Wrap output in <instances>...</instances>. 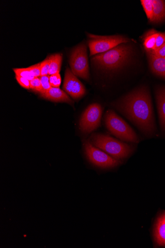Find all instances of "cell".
<instances>
[{
  "mask_svg": "<svg viewBox=\"0 0 165 248\" xmlns=\"http://www.w3.org/2000/svg\"><path fill=\"white\" fill-rule=\"evenodd\" d=\"M145 134H154L156 130L149 88L140 86L113 104Z\"/></svg>",
  "mask_w": 165,
  "mask_h": 248,
  "instance_id": "6da1fadb",
  "label": "cell"
},
{
  "mask_svg": "<svg viewBox=\"0 0 165 248\" xmlns=\"http://www.w3.org/2000/svg\"><path fill=\"white\" fill-rule=\"evenodd\" d=\"M129 43H123L103 53L91 57V61L100 68L108 71L120 70L129 62L133 54Z\"/></svg>",
  "mask_w": 165,
  "mask_h": 248,
  "instance_id": "7a4b0ae2",
  "label": "cell"
},
{
  "mask_svg": "<svg viewBox=\"0 0 165 248\" xmlns=\"http://www.w3.org/2000/svg\"><path fill=\"white\" fill-rule=\"evenodd\" d=\"M90 142L118 160L126 158L133 152V149L130 145L106 135L92 134L90 137Z\"/></svg>",
  "mask_w": 165,
  "mask_h": 248,
  "instance_id": "3957f363",
  "label": "cell"
},
{
  "mask_svg": "<svg viewBox=\"0 0 165 248\" xmlns=\"http://www.w3.org/2000/svg\"><path fill=\"white\" fill-rule=\"evenodd\" d=\"M105 121L107 129L117 138L132 143L139 142V138L135 131L113 110H107Z\"/></svg>",
  "mask_w": 165,
  "mask_h": 248,
  "instance_id": "277c9868",
  "label": "cell"
},
{
  "mask_svg": "<svg viewBox=\"0 0 165 248\" xmlns=\"http://www.w3.org/2000/svg\"><path fill=\"white\" fill-rule=\"evenodd\" d=\"M90 56L106 52L123 43L131 42V39L121 35L100 36L87 34Z\"/></svg>",
  "mask_w": 165,
  "mask_h": 248,
  "instance_id": "5b68a950",
  "label": "cell"
},
{
  "mask_svg": "<svg viewBox=\"0 0 165 248\" xmlns=\"http://www.w3.org/2000/svg\"><path fill=\"white\" fill-rule=\"evenodd\" d=\"M71 70L77 77L90 80L87 47L85 42L77 45L71 53L69 60Z\"/></svg>",
  "mask_w": 165,
  "mask_h": 248,
  "instance_id": "8992f818",
  "label": "cell"
},
{
  "mask_svg": "<svg viewBox=\"0 0 165 248\" xmlns=\"http://www.w3.org/2000/svg\"><path fill=\"white\" fill-rule=\"evenodd\" d=\"M85 152L89 161L93 165L102 169L113 168L121 164L118 160L104 151L94 146L90 142L86 141L84 143Z\"/></svg>",
  "mask_w": 165,
  "mask_h": 248,
  "instance_id": "52a82bcc",
  "label": "cell"
},
{
  "mask_svg": "<svg viewBox=\"0 0 165 248\" xmlns=\"http://www.w3.org/2000/svg\"><path fill=\"white\" fill-rule=\"evenodd\" d=\"M103 108L98 103L89 105L83 112L79 122L81 131L89 134L97 129L101 124Z\"/></svg>",
  "mask_w": 165,
  "mask_h": 248,
  "instance_id": "ba28073f",
  "label": "cell"
},
{
  "mask_svg": "<svg viewBox=\"0 0 165 248\" xmlns=\"http://www.w3.org/2000/svg\"><path fill=\"white\" fill-rule=\"evenodd\" d=\"M63 89L68 95L76 100L86 93L84 85L68 67L65 71Z\"/></svg>",
  "mask_w": 165,
  "mask_h": 248,
  "instance_id": "9c48e42d",
  "label": "cell"
},
{
  "mask_svg": "<svg viewBox=\"0 0 165 248\" xmlns=\"http://www.w3.org/2000/svg\"><path fill=\"white\" fill-rule=\"evenodd\" d=\"M42 98L55 102H64L70 105L74 104L69 95L60 88L51 87L48 92L40 94Z\"/></svg>",
  "mask_w": 165,
  "mask_h": 248,
  "instance_id": "30bf717a",
  "label": "cell"
},
{
  "mask_svg": "<svg viewBox=\"0 0 165 248\" xmlns=\"http://www.w3.org/2000/svg\"><path fill=\"white\" fill-rule=\"evenodd\" d=\"M154 240L160 247H165V213H161L158 217L154 231Z\"/></svg>",
  "mask_w": 165,
  "mask_h": 248,
  "instance_id": "8fae6325",
  "label": "cell"
},
{
  "mask_svg": "<svg viewBox=\"0 0 165 248\" xmlns=\"http://www.w3.org/2000/svg\"><path fill=\"white\" fill-rule=\"evenodd\" d=\"M155 97L161 128L165 131V87H158L156 89Z\"/></svg>",
  "mask_w": 165,
  "mask_h": 248,
  "instance_id": "7c38bea8",
  "label": "cell"
},
{
  "mask_svg": "<svg viewBox=\"0 0 165 248\" xmlns=\"http://www.w3.org/2000/svg\"><path fill=\"white\" fill-rule=\"evenodd\" d=\"M148 56L150 68L152 73L165 78V58Z\"/></svg>",
  "mask_w": 165,
  "mask_h": 248,
  "instance_id": "4fadbf2b",
  "label": "cell"
},
{
  "mask_svg": "<svg viewBox=\"0 0 165 248\" xmlns=\"http://www.w3.org/2000/svg\"><path fill=\"white\" fill-rule=\"evenodd\" d=\"M159 32L154 29L148 31L144 37V47L147 53L155 50L156 39Z\"/></svg>",
  "mask_w": 165,
  "mask_h": 248,
  "instance_id": "5bb4252c",
  "label": "cell"
},
{
  "mask_svg": "<svg viewBox=\"0 0 165 248\" xmlns=\"http://www.w3.org/2000/svg\"><path fill=\"white\" fill-rule=\"evenodd\" d=\"M154 11L153 23H159L165 19V1L152 0Z\"/></svg>",
  "mask_w": 165,
  "mask_h": 248,
  "instance_id": "9a60e30c",
  "label": "cell"
},
{
  "mask_svg": "<svg viewBox=\"0 0 165 248\" xmlns=\"http://www.w3.org/2000/svg\"><path fill=\"white\" fill-rule=\"evenodd\" d=\"M51 63L49 76L60 73L62 62V55L57 53L51 55Z\"/></svg>",
  "mask_w": 165,
  "mask_h": 248,
  "instance_id": "2e32d148",
  "label": "cell"
},
{
  "mask_svg": "<svg viewBox=\"0 0 165 248\" xmlns=\"http://www.w3.org/2000/svg\"><path fill=\"white\" fill-rule=\"evenodd\" d=\"M141 4L143 5L149 20L151 22L154 21V11L152 0H141Z\"/></svg>",
  "mask_w": 165,
  "mask_h": 248,
  "instance_id": "e0dca14e",
  "label": "cell"
},
{
  "mask_svg": "<svg viewBox=\"0 0 165 248\" xmlns=\"http://www.w3.org/2000/svg\"><path fill=\"white\" fill-rule=\"evenodd\" d=\"M13 70L16 76L26 78L30 81L35 78L29 67L28 68L14 69Z\"/></svg>",
  "mask_w": 165,
  "mask_h": 248,
  "instance_id": "ac0fdd59",
  "label": "cell"
},
{
  "mask_svg": "<svg viewBox=\"0 0 165 248\" xmlns=\"http://www.w3.org/2000/svg\"><path fill=\"white\" fill-rule=\"evenodd\" d=\"M50 63V57L46 58L41 62V77L49 75Z\"/></svg>",
  "mask_w": 165,
  "mask_h": 248,
  "instance_id": "d6986e66",
  "label": "cell"
},
{
  "mask_svg": "<svg viewBox=\"0 0 165 248\" xmlns=\"http://www.w3.org/2000/svg\"><path fill=\"white\" fill-rule=\"evenodd\" d=\"M39 78L42 87V93L40 94H42L48 92L52 86L50 82L49 76H41Z\"/></svg>",
  "mask_w": 165,
  "mask_h": 248,
  "instance_id": "ffe728a7",
  "label": "cell"
},
{
  "mask_svg": "<svg viewBox=\"0 0 165 248\" xmlns=\"http://www.w3.org/2000/svg\"><path fill=\"white\" fill-rule=\"evenodd\" d=\"M30 89L40 94L42 93V87L39 78H35L30 81Z\"/></svg>",
  "mask_w": 165,
  "mask_h": 248,
  "instance_id": "44dd1931",
  "label": "cell"
},
{
  "mask_svg": "<svg viewBox=\"0 0 165 248\" xmlns=\"http://www.w3.org/2000/svg\"><path fill=\"white\" fill-rule=\"evenodd\" d=\"M49 80L52 87L59 88L61 83V76L60 73L50 76Z\"/></svg>",
  "mask_w": 165,
  "mask_h": 248,
  "instance_id": "7402d4cb",
  "label": "cell"
},
{
  "mask_svg": "<svg viewBox=\"0 0 165 248\" xmlns=\"http://www.w3.org/2000/svg\"><path fill=\"white\" fill-rule=\"evenodd\" d=\"M147 54L156 57L165 58V43L159 48Z\"/></svg>",
  "mask_w": 165,
  "mask_h": 248,
  "instance_id": "603a6c76",
  "label": "cell"
},
{
  "mask_svg": "<svg viewBox=\"0 0 165 248\" xmlns=\"http://www.w3.org/2000/svg\"><path fill=\"white\" fill-rule=\"evenodd\" d=\"M15 78L21 86L25 89H30V81L26 78L16 76Z\"/></svg>",
  "mask_w": 165,
  "mask_h": 248,
  "instance_id": "cb8c5ba5",
  "label": "cell"
},
{
  "mask_svg": "<svg viewBox=\"0 0 165 248\" xmlns=\"http://www.w3.org/2000/svg\"><path fill=\"white\" fill-rule=\"evenodd\" d=\"M29 68L34 78L41 77V62L31 65Z\"/></svg>",
  "mask_w": 165,
  "mask_h": 248,
  "instance_id": "d4e9b609",
  "label": "cell"
},
{
  "mask_svg": "<svg viewBox=\"0 0 165 248\" xmlns=\"http://www.w3.org/2000/svg\"><path fill=\"white\" fill-rule=\"evenodd\" d=\"M165 43V32H159L156 42L155 50L160 47Z\"/></svg>",
  "mask_w": 165,
  "mask_h": 248,
  "instance_id": "484cf974",
  "label": "cell"
},
{
  "mask_svg": "<svg viewBox=\"0 0 165 248\" xmlns=\"http://www.w3.org/2000/svg\"></svg>",
  "mask_w": 165,
  "mask_h": 248,
  "instance_id": "4316f807",
  "label": "cell"
}]
</instances>
